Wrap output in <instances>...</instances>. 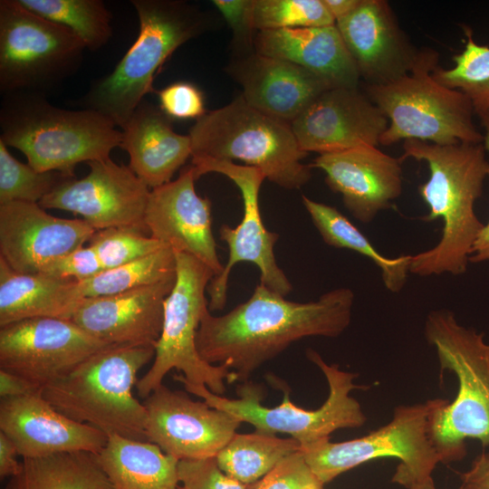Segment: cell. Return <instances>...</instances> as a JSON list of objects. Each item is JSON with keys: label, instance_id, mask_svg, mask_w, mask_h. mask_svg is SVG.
<instances>
[{"label": "cell", "instance_id": "6da1fadb", "mask_svg": "<svg viewBox=\"0 0 489 489\" xmlns=\"http://www.w3.org/2000/svg\"><path fill=\"white\" fill-rule=\"evenodd\" d=\"M353 302V292L345 287L299 302L259 283L247 301L227 313L205 312L197 348L205 361L226 366L235 382L243 383L297 340L340 335L350 322Z\"/></svg>", "mask_w": 489, "mask_h": 489}, {"label": "cell", "instance_id": "7a4b0ae2", "mask_svg": "<svg viewBox=\"0 0 489 489\" xmlns=\"http://www.w3.org/2000/svg\"><path fill=\"white\" fill-rule=\"evenodd\" d=\"M484 143L437 145L419 140L403 141L401 162H426L428 180L418 186V195L428 206L425 222L443 221L439 242L431 249L411 255L409 273L419 276L466 271L472 248L484 226L475 212L489 177V158Z\"/></svg>", "mask_w": 489, "mask_h": 489}, {"label": "cell", "instance_id": "3957f363", "mask_svg": "<svg viewBox=\"0 0 489 489\" xmlns=\"http://www.w3.org/2000/svg\"><path fill=\"white\" fill-rule=\"evenodd\" d=\"M109 118L91 110H65L45 94L15 91L3 95L0 141L20 150L39 172L74 176L75 167L110 158L122 132Z\"/></svg>", "mask_w": 489, "mask_h": 489}, {"label": "cell", "instance_id": "277c9868", "mask_svg": "<svg viewBox=\"0 0 489 489\" xmlns=\"http://www.w3.org/2000/svg\"><path fill=\"white\" fill-rule=\"evenodd\" d=\"M154 356V346H107L44 385L41 394L69 418L108 436L148 441L146 408L133 388Z\"/></svg>", "mask_w": 489, "mask_h": 489}, {"label": "cell", "instance_id": "5b68a950", "mask_svg": "<svg viewBox=\"0 0 489 489\" xmlns=\"http://www.w3.org/2000/svg\"><path fill=\"white\" fill-rule=\"evenodd\" d=\"M139 34L114 70L92 82L78 103L109 118L121 129L147 94L156 92L157 71L183 43L205 33L209 16L178 0H131Z\"/></svg>", "mask_w": 489, "mask_h": 489}, {"label": "cell", "instance_id": "8992f818", "mask_svg": "<svg viewBox=\"0 0 489 489\" xmlns=\"http://www.w3.org/2000/svg\"><path fill=\"white\" fill-rule=\"evenodd\" d=\"M425 336L436 350L441 371H452L458 380L455 399L434 414L431 436L441 463L459 461L468 438L489 446V343L483 332L460 325L444 310L427 315Z\"/></svg>", "mask_w": 489, "mask_h": 489}, {"label": "cell", "instance_id": "52a82bcc", "mask_svg": "<svg viewBox=\"0 0 489 489\" xmlns=\"http://www.w3.org/2000/svg\"><path fill=\"white\" fill-rule=\"evenodd\" d=\"M438 60L435 50L419 49L406 75L386 84L365 86L368 97L388 120L380 145L410 139L437 145L484 143L467 97L434 78Z\"/></svg>", "mask_w": 489, "mask_h": 489}, {"label": "cell", "instance_id": "ba28073f", "mask_svg": "<svg viewBox=\"0 0 489 489\" xmlns=\"http://www.w3.org/2000/svg\"><path fill=\"white\" fill-rule=\"evenodd\" d=\"M191 158L240 160L260 169L265 178L288 189L305 185L312 167L291 124L250 106L240 95L206 112L189 131Z\"/></svg>", "mask_w": 489, "mask_h": 489}, {"label": "cell", "instance_id": "9c48e42d", "mask_svg": "<svg viewBox=\"0 0 489 489\" xmlns=\"http://www.w3.org/2000/svg\"><path fill=\"white\" fill-rule=\"evenodd\" d=\"M306 355L321 370L329 386L326 401L314 410L293 404L290 389L282 387V402L276 407L268 408L262 404V388L249 380L238 385V398L229 399L214 394L205 385L185 380L181 375L174 379L183 384L186 391L201 398L210 407L225 410L242 422L251 424L256 431L290 435L301 444L302 450L329 441L331 434L338 429L362 427L367 417L350 392L356 388H369L356 385L354 379L357 374L342 370L337 364L326 363L317 351L309 349Z\"/></svg>", "mask_w": 489, "mask_h": 489}, {"label": "cell", "instance_id": "30bf717a", "mask_svg": "<svg viewBox=\"0 0 489 489\" xmlns=\"http://www.w3.org/2000/svg\"><path fill=\"white\" fill-rule=\"evenodd\" d=\"M174 253L176 282L164 302L162 331L155 344L153 363L137 382L138 395L145 399L163 384L171 369H177L185 380L205 385L221 396L226 390L225 383L235 382L234 373L225 365L205 361L197 348V330L208 310L206 292L215 273L187 253Z\"/></svg>", "mask_w": 489, "mask_h": 489}, {"label": "cell", "instance_id": "8fae6325", "mask_svg": "<svg viewBox=\"0 0 489 489\" xmlns=\"http://www.w3.org/2000/svg\"><path fill=\"white\" fill-rule=\"evenodd\" d=\"M446 399L432 398L395 408L387 425L368 435L343 442L325 441L301 450L309 467L323 484L373 459L399 460L392 483L409 489L431 476L441 458L431 436L435 412Z\"/></svg>", "mask_w": 489, "mask_h": 489}, {"label": "cell", "instance_id": "7c38bea8", "mask_svg": "<svg viewBox=\"0 0 489 489\" xmlns=\"http://www.w3.org/2000/svg\"><path fill=\"white\" fill-rule=\"evenodd\" d=\"M84 43L18 0L0 1V92L45 94L81 67Z\"/></svg>", "mask_w": 489, "mask_h": 489}, {"label": "cell", "instance_id": "4fadbf2b", "mask_svg": "<svg viewBox=\"0 0 489 489\" xmlns=\"http://www.w3.org/2000/svg\"><path fill=\"white\" fill-rule=\"evenodd\" d=\"M190 166L197 179L211 172L227 177L239 188L244 203L241 223L234 228L223 225L219 229L229 255L222 272L212 278L206 288L209 311L224 309L230 273L240 262L254 264L260 272V283L286 296L292 286L276 263L273 247L279 235L267 230L260 213L259 191L265 179L264 173L254 167L211 158H192Z\"/></svg>", "mask_w": 489, "mask_h": 489}, {"label": "cell", "instance_id": "5bb4252c", "mask_svg": "<svg viewBox=\"0 0 489 489\" xmlns=\"http://www.w3.org/2000/svg\"><path fill=\"white\" fill-rule=\"evenodd\" d=\"M87 164L86 176L63 180L38 204L79 215L96 231L136 227L148 232L144 215L150 188L129 166L110 158Z\"/></svg>", "mask_w": 489, "mask_h": 489}, {"label": "cell", "instance_id": "9a60e30c", "mask_svg": "<svg viewBox=\"0 0 489 489\" xmlns=\"http://www.w3.org/2000/svg\"><path fill=\"white\" fill-rule=\"evenodd\" d=\"M107 346L69 319H25L0 327V369L43 388Z\"/></svg>", "mask_w": 489, "mask_h": 489}, {"label": "cell", "instance_id": "2e32d148", "mask_svg": "<svg viewBox=\"0 0 489 489\" xmlns=\"http://www.w3.org/2000/svg\"><path fill=\"white\" fill-rule=\"evenodd\" d=\"M143 405L148 441L178 461L216 457L243 423L225 410L163 384Z\"/></svg>", "mask_w": 489, "mask_h": 489}, {"label": "cell", "instance_id": "e0dca14e", "mask_svg": "<svg viewBox=\"0 0 489 489\" xmlns=\"http://www.w3.org/2000/svg\"><path fill=\"white\" fill-rule=\"evenodd\" d=\"M388 120L359 87L322 92L291 124L301 149L319 155L379 145Z\"/></svg>", "mask_w": 489, "mask_h": 489}, {"label": "cell", "instance_id": "ac0fdd59", "mask_svg": "<svg viewBox=\"0 0 489 489\" xmlns=\"http://www.w3.org/2000/svg\"><path fill=\"white\" fill-rule=\"evenodd\" d=\"M95 231L83 219L50 215L38 203L0 205V258L16 273L37 274L82 247Z\"/></svg>", "mask_w": 489, "mask_h": 489}, {"label": "cell", "instance_id": "d6986e66", "mask_svg": "<svg viewBox=\"0 0 489 489\" xmlns=\"http://www.w3.org/2000/svg\"><path fill=\"white\" fill-rule=\"evenodd\" d=\"M191 166L179 177L150 189L145 227L150 236L175 252L187 253L218 275L223 267L212 233L211 202L197 195Z\"/></svg>", "mask_w": 489, "mask_h": 489}, {"label": "cell", "instance_id": "ffe728a7", "mask_svg": "<svg viewBox=\"0 0 489 489\" xmlns=\"http://www.w3.org/2000/svg\"><path fill=\"white\" fill-rule=\"evenodd\" d=\"M335 25L366 85H381L406 75L418 53L386 0H360Z\"/></svg>", "mask_w": 489, "mask_h": 489}, {"label": "cell", "instance_id": "44dd1931", "mask_svg": "<svg viewBox=\"0 0 489 489\" xmlns=\"http://www.w3.org/2000/svg\"><path fill=\"white\" fill-rule=\"evenodd\" d=\"M175 282L176 273L115 295L82 299L69 320L108 345L155 347L162 331L164 302Z\"/></svg>", "mask_w": 489, "mask_h": 489}, {"label": "cell", "instance_id": "7402d4cb", "mask_svg": "<svg viewBox=\"0 0 489 489\" xmlns=\"http://www.w3.org/2000/svg\"><path fill=\"white\" fill-rule=\"evenodd\" d=\"M401 164L399 158L376 146H360L321 154L310 166L321 169L326 184L341 195L346 208L368 224L401 195Z\"/></svg>", "mask_w": 489, "mask_h": 489}, {"label": "cell", "instance_id": "603a6c76", "mask_svg": "<svg viewBox=\"0 0 489 489\" xmlns=\"http://www.w3.org/2000/svg\"><path fill=\"white\" fill-rule=\"evenodd\" d=\"M0 432L12 440L22 458L72 452L99 454L108 441L101 430L58 411L41 391L1 398Z\"/></svg>", "mask_w": 489, "mask_h": 489}, {"label": "cell", "instance_id": "cb8c5ba5", "mask_svg": "<svg viewBox=\"0 0 489 489\" xmlns=\"http://www.w3.org/2000/svg\"><path fill=\"white\" fill-rule=\"evenodd\" d=\"M229 72L250 106L289 124L322 92L333 88L297 64L255 51L239 56L229 66Z\"/></svg>", "mask_w": 489, "mask_h": 489}, {"label": "cell", "instance_id": "d4e9b609", "mask_svg": "<svg viewBox=\"0 0 489 489\" xmlns=\"http://www.w3.org/2000/svg\"><path fill=\"white\" fill-rule=\"evenodd\" d=\"M121 132L120 148L129 156V167L150 189L171 181L192 154L189 135L177 133L172 120L146 100Z\"/></svg>", "mask_w": 489, "mask_h": 489}, {"label": "cell", "instance_id": "484cf974", "mask_svg": "<svg viewBox=\"0 0 489 489\" xmlns=\"http://www.w3.org/2000/svg\"><path fill=\"white\" fill-rule=\"evenodd\" d=\"M257 53L297 64L327 81L331 87H359L357 66L335 24L258 31Z\"/></svg>", "mask_w": 489, "mask_h": 489}, {"label": "cell", "instance_id": "4316f807", "mask_svg": "<svg viewBox=\"0 0 489 489\" xmlns=\"http://www.w3.org/2000/svg\"><path fill=\"white\" fill-rule=\"evenodd\" d=\"M81 301L76 281L19 273L0 258V327L38 317L69 319Z\"/></svg>", "mask_w": 489, "mask_h": 489}, {"label": "cell", "instance_id": "83f0119b", "mask_svg": "<svg viewBox=\"0 0 489 489\" xmlns=\"http://www.w3.org/2000/svg\"><path fill=\"white\" fill-rule=\"evenodd\" d=\"M97 457L114 489H177L178 460L151 442L109 436Z\"/></svg>", "mask_w": 489, "mask_h": 489}, {"label": "cell", "instance_id": "f1b7e54d", "mask_svg": "<svg viewBox=\"0 0 489 489\" xmlns=\"http://www.w3.org/2000/svg\"><path fill=\"white\" fill-rule=\"evenodd\" d=\"M4 489H114L97 454L60 453L22 458L19 473Z\"/></svg>", "mask_w": 489, "mask_h": 489}, {"label": "cell", "instance_id": "f546056e", "mask_svg": "<svg viewBox=\"0 0 489 489\" xmlns=\"http://www.w3.org/2000/svg\"><path fill=\"white\" fill-rule=\"evenodd\" d=\"M302 203L322 240L328 245L346 248L370 259L379 266L386 288L398 292L404 287L411 255L388 258L380 254L369 239L334 206L302 196Z\"/></svg>", "mask_w": 489, "mask_h": 489}, {"label": "cell", "instance_id": "4dcf8cb0", "mask_svg": "<svg viewBox=\"0 0 489 489\" xmlns=\"http://www.w3.org/2000/svg\"><path fill=\"white\" fill-rule=\"evenodd\" d=\"M301 450V444L292 437L281 438L255 430L249 434L235 433L216 460L225 475L250 485L287 456Z\"/></svg>", "mask_w": 489, "mask_h": 489}, {"label": "cell", "instance_id": "1f68e13d", "mask_svg": "<svg viewBox=\"0 0 489 489\" xmlns=\"http://www.w3.org/2000/svg\"><path fill=\"white\" fill-rule=\"evenodd\" d=\"M465 45L452 57L450 68L437 66L434 78L441 84L464 93L471 103L485 129L484 139H489V46L474 39L469 26H463Z\"/></svg>", "mask_w": 489, "mask_h": 489}, {"label": "cell", "instance_id": "d6a6232c", "mask_svg": "<svg viewBox=\"0 0 489 489\" xmlns=\"http://www.w3.org/2000/svg\"><path fill=\"white\" fill-rule=\"evenodd\" d=\"M33 13L74 33L90 51L105 46L112 35L111 14L101 0H18Z\"/></svg>", "mask_w": 489, "mask_h": 489}, {"label": "cell", "instance_id": "836d02e7", "mask_svg": "<svg viewBox=\"0 0 489 489\" xmlns=\"http://www.w3.org/2000/svg\"><path fill=\"white\" fill-rule=\"evenodd\" d=\"M175 273V253L164 247L131 263L104 270L91 279L76 282V288L82 300L110 296L159 283Z\"/></svg>", "mask_w": 489, "mask_h": 489}, {"label": "cell", "instance_id": "e575fe53", "mask_svg": "<svg viewBox=\"0 0 489 489\" xmlns=\"http://www.w3.org/2000/svg\"><path fill=\"white\" fill-rule=\"evenodd\" d=\"M72 177L58 171L39 172L14 158L0 141V205L39 203L63 180Z\"/></svg>", "mask_w": 489, "mask_h": 489}, {"label": "cell", "instance_id": "d590c367", "mask_svg": "<svg viewBox=\"0 0 489 489\" xmlns=\"http://www.w3.org/2000/svg\"><path fill=\"white\" fill-rule=\"evenodd\" d=\"M257 31L319 27L335 24L322 0H254Z\"/></svg>", "mask_w": 489, "mask_h": 489}, {"label": "cell", "instance_id": "8d00e7d4", "mask_svg": "<svg viewBox=\"0 0 489 489\" xmlns=\"http://www.w3.org/2000/svg\"><path fill=\"white\" fill-rule=\"evenodd\" d=\"M89 245L96 252L104 270L124 265L166 247L148 232L136 227L97 230Z\"/></svg>", "mask_w": 489, "mask_h": 489}, {"label": "cell", "instance_id": "74e56055", "mask_svg": "<svg viewBox=\"0 0 489 489\" xmlns=\"http://www.w3.org/2000/svg\"><path fill=\"white\" fill-rule=\"evenodd\" d=\"M177 489H247L244 484L225 475L216 457L179 460L177 464Z\"/></svg>", "mask_w": 489, "mask_h": 489}, {"label": "cell", "instance_id": "f35d334b", "mask_svg": "<svg viewBox=\"0 0 489 489\" xmlns=\"http://www.w3.org/2000/svg\"><path fill=\"white\" fill-rule=\"evenodd\" d=\"M156 93L159 109L171 120H198L206 113L203 92L192 82H175Z\"/></svg>", "mask_w": 489, "mask_h": 489}, {"label": "cell", "instance_id": "ab89813d", "mask_svg": "<svg viewBox=\"0 0 489 489\" xmlns=\"http://www.w3.org/2000/svg\"><path fill=\"white\" fill-rule=\"evenodd\" d=\"M319 480L309 467L302 451L296 452L282 462L247 489H302Z\"/></svg>", "mask_w": 489, "mask_h": 489}, {"label": "cell", "instance_id": "60d3db41", "mask_svg": "<svg viewBox=\"0 0 489 489\" xmlns=\"http://www.w3.org/2000/svg\"><path fill=\"white\" fill-rule=\"evenodd\" d=\"M254 0H214L213 5L225 18L233 33L235 49L240 55L254 50L253 10Z\"/></svg>", "mask_w": 489, "mask_h": 489}, {"label": "cell", "instance_id": "b9f144b4", "mask_svg": "<svg viewBox=\"0 0 489 489\" xmlns=\"http://www.w3.org/2000/svg\"><path fill=\"white\" fill-rule=\"evenodd\" d=\"M103 271L104 268L96 252L88 245L53 261L40 273L62 280L82 282Z\"/></svg>", "mask_w": 489, "mask_h": 489}, {"label": "cell", "instance_id": "7bdbcfd3", "mask_svg": "<svg viewBox=\"0 0 489 489\" xmlns=\"http://www.w3.org/2000/svg\"><path fill=\"white\" fill-rule=\"evenodd\" d=\"M42 388L29 379L0 369L1 398H16L41 391Z\"/></svg>", "mask_w": 489, "mask_h": 489}, {"label": "cell", "instance_id": "ee69618b", "mask_svg": "<svg viewBox=\"0 0 489 489\" xmlns=\"http://www.w3.org/2000/svg\"><path fill=\"white\" fill-rule=\"evenodd\" d=\"M462 484L469 489H489V451H484L461 475Z\"/></svg>", "mask_w": 489, "mask_h": 489}, {"label": "cell", "instance_id": "f6af8a7d", "mask_svg": "<svg viewBox=\"0 0 489 489\" xmlns=\"http://www.w3.org/2000/svg\"><path fill=\"white\" fill-rule=\"evenodd\" d=\"M15 445L4 433L0 432V477L10 478L19 473L22 460Z\"/></svg>", "mask_w": 489, "mask_h": 489}, {"label": "cell", "instance_id": "bcb514c9", "mask_svg": "<svg viewBox=\"0 0 489 489\" xmlns=\"http://www.w3.org/2000/svg\"><path fill=\"white\" fill-rule=\"evenodd\" d=\"M484 146L489 156V139H484ZM489 261V220L484 225L474 243L469 263Z\"/></svg>", "mask_w": 489, "mask_h": 489}, {"label": "cell", "instance_id": "7dc6e473", "mask_svg": "<svg viewBox=\"0 0 489 489\" xmlns=\"http://www.w3.org/2000/svg\"><path fill=\"white\" fill-rule=\"evenodd\" d=\"M331 15L335 20L341 19L350 14L360 3V0H322Z\"/></svg>", "mask_w": 489, "mask_h": 489}, {"label": "cell", "instance_id": "c3c4849f", "mask_svg": "<svg viewBox=\"0 0 489 489\" xmlns=\"http://www.w3.org/2000/svg\"><path fill=\"white\" fill-rule=\"evenodd\" d=\"M409 489H436V487L431 475L416 483Z\"/></svg>", "mask_w": 489, "mask_h": 489}, {"label": "cell", "instance_id": "681fc988", "mask_svg": "<svg viewBox=\"0 0 489 489\" xmlns=\"http://www.w3.org/2000/svg\"><path fill=\"white\" fill-rule=\"evenodd\" d=\"M324 485L320 480H316L306 486H304L302 489H324Z\"/></svg>", "mask_w": 489, "mask_h": 489}, {"label": "cell", "instance_id": "f907efd6", "mask_svg": "<svg viewBox=\"0 0 489 489\" xmlns=\"http://www.w3.org/2000/svg\"><path fill=\"white\" fill-rule=\"evenodd\" d=\"M459 489H469L468 487H466L465 485H463L461 484L460 488Z\"/></svg>", "mask_w": 489, "mask_h": 489}]
</instances>
